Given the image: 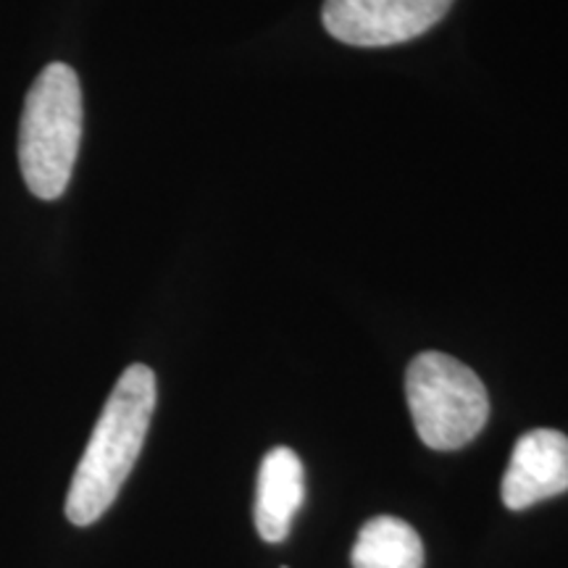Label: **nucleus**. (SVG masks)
I'll use <instances>...</instances> for the list:
<instances>
[{"label":"nucleus","mask_w":568,"mask_h":568,"mask_svg":"<svg viewBox=\"0 0 568 568\" xmlns=\"http://www.w3.org/2000/svg\"><path fill=\"white\" fill-rule=\"evenodd\" d=\"M303 464L290 447L266 453L255 487V529L266 542H282L293 529V518L303 506Z\"/></svg>","instance_id":"6"},{"label":"nucleus","mask_w":568,"mask_h":568,"mask_svg":"<svg viewBox=\"0 0 568 568\" xmlns=\"http://www.w3.org/2000/svg\"><path fill=\"white\" fill-rule=\"evenodd\" d=\"M153 410L155 374L134 364L119 376L77 466L67 497V516L74 527H90L113 506L138 464Z\"/></svg>","instance_id":"1"},{"label":"nucleus","mask_w":568,"mask_h":568,"mask_svg":"<svg viewBox=\"0 0 568 568\" xmlns=\"http://www.w3.org/2000/svg\"><path fill=\"white\" fill-rule=\"evenodd\" d=\"M351 560L353 568H424V545L410 524L376 516L361 527Z\"/></svg>","instance_id":"7"},{"label":"nucleus","mask_w":568,"mask_h":568,"mask_svg":"<svg viewBox=\"0 0 568 568\" xmlns=\"http://www.w3.org/2000/svg\"><path fill=\"white\" fill-rule=\"evenodd\" d=\"M82 140V90L77 71L51 63L38 74L19 126V169L40 201L67 193Z\"/></svg>","instance_id":"2"},{"label":"nucleus","mask_w":568,"mask_h":568,"mask_svg":"<svg viewBox=\"0 0 568 568\" xmlns=\"http://www.w3.org/2000/svg\"><path fill=\"white\" fill-rule=\"evenodd\" d=\"M450 6L453 0H326L322 17L339 42L385 48L432 30Z\"/></svg>","instance_id":"4"},{"label":"nucleus","mask_w":568,"mask_h":568,"mask_svg":"<svg viewBox=\"0 0 568 568\" xmlns=\"http://www.w3.org/2000/svg\"><path fill=\"white\" fill-rule=\"evenodd\" d=\"M406 397L418 437L432 450H460L477 439L489 418V397L479 376L437 351L410 361Z\"/></svg>","instance_id":"3"},{"label":"nucleus","mask_w":568,"mask_h":568,"mask_svg":"<svg viewBox=\"0 0 568 568\" xmlns=\"http://www.w3.org/2000/svg\"><path fill=\"white\" fill-rule=\"evenodd\" d=\"M568 489V437L556 429H535L518 439L503 477V503L527 510Z\"/></svg>","instance_id":"5"}]
</instances>
